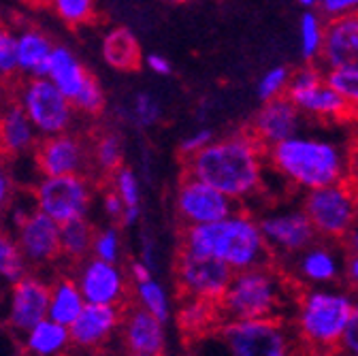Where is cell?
<instances>
[{
    "mask_svg": "<svg viewBox=\"0 0 358 356\" xmlns=\"http://www.w3.org/2000/svg\"><path fill=\"white\" fill-rule=\"evenodd\" d=\"M290 79H292V71L286 64L271 66L258 79V85H256L258 99L262 103H271V101L284 99L288 94Z\"/></svg>",
    "mask_w": 358,
    "mask_h": 356,
    "instance_id": "cell-35",
    "label": "cell"
},
{
    "mask_svg": "<svg viewBox=\"0 0 358 356\" xmlns=\"http://www.w3.org/2000/svg\"><path fill=\"white\" fill-rule=\"evenodd\" d=\"M52 7L54 13L69 26H83L96 17V7L92 0H56Z\"/></svg>",
    "mask_w": 358,
    "mask_h": 356,
    "instance_id": "cell-39",
    "label": "cell"
},
{
    "mask_svg": "<svg viewBox=\"0 0 358 356\" xmlns=\"http://www.w3.org/2000/svg\"><path fill=\"white\" fill-rule=\"evenodd\" d=\"M50 292L52 284L38 276H26L9 290L7 301V327L15 335H26L38 322L50 318Z\"/></svg>",
    "mask_w": 358,
    "mask_h": 356,
    "instance_id": "cell-17",
    "label": "cell"
},
{
    "mask_svg": "<svg viewBox=\"0 0 358 356\" xmlns=\"http://www.w3.org/2000/svg\"><path fill=\"white\" fill-rule=\"evenodd\" d=\"M341 354L343 356H358V297L354 301V309L350 316V325L341 343Z\"/></svg>",
    "mask_w": 358,
    "mask_h": 356,
    "instance_id": "cell-45",
    "label": "cell"
},
{
    "mask_svg": "<svg viewBox=\"0 0 358 356\" xmlns=\"http://www.w3.org/2000/svg\"><path fill=\"white\" fill-rule=\"evenodd\" d=\"M266 162L284 182L303 192L343 184L352 177L350 150L331 137L307 132L266 150Z\"/></svg>",
    "mask_w": 358,
    "mask_h": 356,
    "instance_id": "cell-2",
    "label": "cell"
},
{
    "mask_svg": "<svg viewBox=\"0 0 358 356\" xmlns=\"http://www.w3.org/2000/svg\"><path fill=\"white\" fill-rule=\"evenodd\" d=\"M182 252L215 258L235 273L271 262V250L262 237L258 218L241 209L215 225L184 229Z\"/></svg>",
    "mask_w": 358,
    "mask_h": 356,
    "instance_id": "cell-3",
    "label": "cell"
},
{
    "mask_svg": "<svg viewBox=\"0 0 358 356\" xmlns=\"http://www.w3.org/2000/svg\"><path fill=\"white\" fill-rule=\"evenodd\" d=\"M124 309L120 307H103V305H85L83 314L69 329L71 341L77 348L94 350L105 346L113 333L122 327Z\"/></svg>",
    "mask_w": 358,
    "mask_h": 356,
    "instance_id": "cell-22",
    "label": "cell"
},
{
    "mask_svg": "<svg viewBox=\"0 0 358 356\" xmlns=\"http://www.w3.org/2000/svg\"><path fill=\"white\" fill-rule=\"evenodd\" d=\"M92 77L81 60L75 56V52L66 45H56L50 66H48V77L58 90L73 103V99L83 90V85L87 83V79Z\"/></svg>",
    "mask_w": 358,
    "mask_h": 356,
    "instance_id": "cell-25",
    "label": "cell"
},
{
    "mask_svg": "<svg viewBox=\"0 0 358 356\" xmlns=\"http://www.w3.org/2000/svg\"><path fill=\"white\" fill-rule=\"evenodd\" d=\"M73 107L77 113H85V115H99L105 109V90L94 75L87 79L83 90L73 99Z\"/></svg>",
    "mask_w": 358,
    "mask_h": 356,
    "instance_id": "cell-41",
    "label": "cell"
},
{
    "mask_svg": "<svg viewBox=\"0 0 358 356\" xmlns=\"http://www.w3.org/2000/svg\"><path fill=\"white\" fill-rule=\"evenodd\" d=\"M266 166V150L254 139L252 132L220 137L186 160L188 175L235 203H243L264 188Z\"/></svg>",
    "mask_w": 358,
    "mask_h": 356,
    "instance_id": "cell-1",
    "label": "cell"
},
{
    "mask_svg": "<svg viewBox=\"0 0 358 356\" xmlns=\"http://www.w3.org/2000/svg\"><path fill=\"white\" fill-rule=\"evenodd\" d=\"M36 209L52 218L56 225L87 218L94 201V186L85 175L71 177H41L34 186Z\"/></svg>",
    "mask_w": 358,
    "mask_h": 356,
    "instance_id": "cell-9",
    "label": "cell"
},
{
    "mask_svg": "<svg viewBox=\"0 0 358 356\" xmlns=\"http://www.w3.org/2000/svg\"><path fill=\"white\" fill-rule=\"evenodd\" d=\"M356 11H358V0H320L318 3V13L327 22L352 15Z\"/></svg>",
    "mask_w": 358,
    "mask_h": 356,
    "instance_id": "cell-44",
    "label": "cell"
},
{
    "mask_svg": "<svg viewBox=\"0 0 358 356\" xmlns=\"http://www.w3.org/2000/svg\"><path fill=\"white\" fill-rule=\"evenodd\" d=\"M15 241L28 264H50L62 256L60 225L38 209L15 227Z\"/></svg>",
    "mask_w": 358,
    "mask_h": 356,
    "instance_id": "cell-19",
    "label": "cell"
},
{
    "mask_svg": "<svg viewBox=\"0 0 358 356\" xmlns=\"http://www.w3.org/2000/svg\"><path fill=\"white\" fill-rule=\"evenodd\" d=\"M327 20L318 13V9L313 11H303L299 17V48L301 56L305 62H316L322 56L324 41H327Z\"/></svg>",
    "mask_w": 358,
    "mask_h": 356,
    "instance_id": "cell-31",
    "label": "cell"
},
{
    "mask_svg": "<svg viewBox=\"0 0 358 356\" xmlns=\"http://www.w3.org/2000/svg\"><path fill=\"white\" fill-rule=\"evenodd\" d=\"M175 211L182 225L192 229L227 220L237 211V203L186 173L175 190Z\"/></svg>",
    "mask_w": 358,
    "mask_h": 356,
    "instance_id": "cell-14",
    "label": "cell"
},
{
    "mask_svg": "<svg viewBox=\"0 0 358 356\" xmlns=\"http://www.w3.org/2000/svg\"><path fill=\"white\" fill-rule=\"evenodd\" d=\"M258 225L268 250L282 262L294 258L311 243L318 241V235L301 205H282L266 209L258 215Z\"/></svg>",
    "mask_w": 358,
    "mask_h": 356,
    "instance_id": "cell-10",
    "label": "cell"
},
{
    "mask_svg": "<svg viewBox=\"0 0 358 356\" xmlns=\"http://www.w3.org/2000/svg\"><path fill=\"white\" fill-rule=\"evenodd\" d=\"M350 164H352V177L358 182V139L354 141V145L350 150Z\"/></svg>",
    "mask_w": 358,
    "mask_h": 356,
    "instance_id": "cell-52",
    "label": "cell"
},
{
    "mask_svg": "<svg viewBox=\"0 0 358 356\" xmlns=\"http://www.w3.org/2000/svg\"><path fill=\"white\" fill-rule=\"evenodd\" d=\"M213 141H215V137H213V130L211 128H196V130L190 132L188 137L182 139V143H179V152H182V156L186 160H190L192 156H196L199 152H203Z\"/></svg>",
    "mask_w": 358,
    "mask_h": 356,
    "instance_id": "cell-43",
    "label": "cell"
},
{
    "mask_svg": "<svg viewBox=\"0 0 358 356\" xmlns=\"http://www.w3.org/2000/svg\"><path fill=\"white\" fill-rule=\"evenodd\" d=\"M75 282L87 305L124 307L130 294V278L120 264L87 258L77 264Z\"/></svg>",
    "mask_w": 358,
    "mask_h": 356,
    "instance_id": "cell-15",
    "label": "cell"
},
{
    "mask_svg": "<svg viewBox=\"0 0 358 356\" xmlns=\"http://www.w3.org/2000/svg\"><path fill=\"white\" fill-rule=\"evenodd\" d=\"M56 43L38 28L17 32V69L28 79H45Z\"/></svg>",
    "mask_w": 358,
    "mask_h": 356,
    "instance_id": "cell-24",
    "label": "cell"
},
{
    "mask_svg": "<svg viewBox=\"0 0 358 356\" xmlns=\"http://www.w3.org/2000/svg\"><path fill=\"white\" fill-rule=\"evenodd\" d=\"M17 69V34L7 26H0V79L13 77Z\"/></svg>",
    "mask_w": 358,
    "mask_h": 356,
    "instance_id": "cell-42",
    "label": "cell"
},
{
    "mask_svg": "<svg viewBox=\"0 0 358 356\" xmlns=\"http://www.w3.org/2000/svg\"><path fill=\"white\" fill-rule=\"evenodd\" d=\"M132 297H134V305H139L141 309H145L148 314L156 316L160 322H166L171 318V299L164 290V286L152 276L143 282H134L132 284Z\"/></svg>",
    "mask_w": 358,
    "mask_h": 356,
    "instance_id": "cell-33",
    "label": "cell"
},
{
    "mask_svg": "<svg viewBox=\"0 0 358 356\" xmlns=\"http://www.w3.org/2000/svg\"><path fill=\"white\" fill-rule=\"evenodd\" d=\"M282 269L268 262L256 269L235 273L227 294L217 303V316L222 322L239 320H288L299 292Z\"/></svg>",
    "mask_w": 358,
    "mask_h": 356,
    "instance_id": "cell-5",
    "label": "cell"
},
{
    "mask_svg": "<svg viewBox=\"0 0 358 356\" xmlns=\"http://www.w3.org/2000/svg\"><path fill=\"white\" fill-rule=\"evenodd\" d=\"M103 60L107 66L113 71H137L141 64V45L139 38L134 36L132 30L128 28H113L103 36V45H101Z\"/></svg>",
    "mask_w": 358,
    "mask_h": 356,
    "instance_id": "cell-26",
    "label": "cell"
},
{
    "mask_svg": "<svg viewBox=\"0 0 358 356\" xmlns=\"http://www.w3.org/2000/svg\"><path fill=\"white\" fill-rule=\"evenodd\" d=\"M101 205H103V213L111 220V222H120L122 225V218H124V203L122 199L117 197V192L113 188L105 190L103 197H101Z\"/></svg>",
    "mask_w": 358,
    "mask_h": 356,
    "instance_id": "cell-46",
    "label": "cell"
},
{
    "mask_svg": "<svg viewBox=\"0 0 358 356\" xmlns=\"http://www.w3.org/2000/svg\"><path fill=\"white\" fill-rule=\"evenodd\" d=\"M32 156L41 177L85 175L92 169V150H90V143L83 137L75 135V132L41 139Z\"/></svg>",
    "mask_w": 358,
    "mask_h": 356,
    "instance_id": "cell-16",
    "label": "cell"
},
{
    "mask_svg": "<svg viewBox=\"0 0 358 356\" xmlns=\"http://www.w3.org/2000/svg\"><path fill=\"white\" fill-rule=\"evenodd\" d=\"M152 276H154V271L150 269V266H148L143 260H132V262H130L128 278H130L132 284H134V282H143V280H148V278H152Z\"/></svg>",
    "mask_w": 358,
    "mask_h": 356,
    "instance_id": "cell-50",
    "label": "cell"
},
{
    "mask_svg": "<svg viewBox=\"0 0 358 356\" xmlns=\"http://www.w3.org/2000/svg\"><path fill=\"white\" fill-rule=\"evenodd\" d=\"M175 276L186 299H196V301L217 305L222 297L227 294L235 278V271L215 258L179 252L177 264H175Z\"/></svg>",
    "mask_w": 358,
    "mask_h": 356,
    "instance_id": "cell-13",
    "label": "cell"
},
{
    "mask_svg": "<svg viewBox=\"0 0 358 356\" xmlns=\"http://www.w3.org/2000/svg\"><path fill=\"white\" fill-rule=\"evenodd\" d=\"M224 356H299V341L288 320H239L215 329Z\"/></svg>",
    "mask_w": 358,
    "mask_h": 356,
    "instance_id": "cell-6",
    "label": "cell"
},
{
    "mask_svg": "<svg viewBox=\"0 0 358 356\" xmlns=\"http://www.w3.org/2000/svg\"><path fill=\"white\" fill-rule=\"evenodd\" d=\"M38 141V132L20 103H11L0 111V148L7 154L15 158L34 154Z\"/></svg>",
    "mask_w": 358,
    "mask_h": 356,
    "instance_id": "cell-23",
    "label": "cell"
},
{
    "mask_svg": "<svg viewBox=\"0 0 358 356\" xmlns=\"http://www.w3.org/2000/svg\"><path fill=\"white\" fill-rule=\"evenodd\" d=\"M17 99L41 139L71 132L77 111L50 79H26Z\"/></svg>",
    "mask_w": 358,
    "mask_h": 356,
    "instance_id": "cell-8",
    "label": "cell"
},
{
    "mask_svg": "<svg viewBox=\"0 0 358 356\" xmlns=\"http://www.w3.org/2000/svg\"><path fill=\"white\" fill-rule=\"evenodd\" d=\"M303 126L305 115L292 105L288 97H284L271 103H262V107L256 111L252 120L250 132L264 150H271L296 137L299 132H303Z\"/></svg>",
    "mask_w": 358,
    "mask_h": 356,
    "instance_id": "cell-18",
    "label": "cell"
},
{
    "mask_svg": "<svg viewBox=\"0 0 358 356\" xmlns=\"http://www.w3.org/2000/svg\"><path fill=\"white\" fill-rule=\"evenodd\" d=\"M286 97L305 118L311 120L339 122L352 113L343 99L327 83L324 71L316 64H305L292 71Z\"/></svg>",
    "mask_w": 358,
    "mask_h": 356,
    "instance_id": "cell-11",
    "label": "cell"
},
{
    "mask_svg": "<svg viewBox=\"0 0 358 356\" xmlns=\"http://www.w3.org/2000/svg\"><path fill=\"white\" fill-rule=\"evenodd\" d=\"M343 284L354 297H358V256H348L345 271H343Z\"/></svg>",
    "mask_w": 358,
    "mask_h": 356,
    "instance_id": "cell-48",
    "label": "cell"
},
{
    "mask_svg": "<svg viewBox=\"0 0 358 356\" xmlns=\"http://www.w3.org/2000/svg\"><path fill=\"white\" fill-rule=\"evenodd\" d=\"M145 64H148V69H150L152 73H156V75H160V77H166V75H171V71H173L169 58H164V56H160V54H150V56L145 58Z\"/></svg>",
    "mask_w": 358,
    "mask_h": 356,
    "instance_id": "cell-49",
    "label": "cell"
},
{
    "mask_svg": "<svg viewBox=\"0 0 358 356\" xmlns=\"http://www.w3.org/2000/svg\"><path fill=\"white\" fill-rule=\"evenodd\" d=\"M124 254V243H122V233L117 227H105L96 231L94 237V248H92V256L103 260V262H111V264H120V258Z\"/></svg>",
    "mask_w": 358,
    "mask_h": 356,
    "instance_id": "cell-38",
    "label": "cell"
},
{
    "mask_svg": "<svg viewBox=\"0 0 358 356\" xmlns=\"http://www.w3.org/2000/svg\"><path fill=\"white\" fill-rule=\"evenodd\" d=\"M162 118V105L152 92H139L134 94L130 103V120L139 128H152Z\"/></svg>",
    "mask_w": 358,
    "mask_h": 356,
    "instance_id": "cell-40",
    "label": "cell"
},
{
    "mask_svg": "<svg viewBox=\"0 0 358 356\" xmlns=\"http://www.w3.org/2000/svg\"><path fill=\"white\" fill-rule=\"evenodd\" d=\"M213 320H220L217 305H211L205 301L186 299L182 309H179V322H182V327L190 333H201Z\"/></svg>",
    "mask_w": 358,
    "mask_h": 356,
    "instance_id": "cell-36",
    "label": "cell"
},
{
    "mask_svg": "<svg viewBox=\"0 0 358 356\" xmlns=\"http://www.w3.org/2000/svg\"><path fill=\"white\" fill-rule=\"evenodd\" d=\"M324 77L327 83L343 99V103L352 111H358V71L333 69V71H324Z\"/></svg>",
    "mask_w": 358,
    "mask_h": 356,
    "instance_id": "cell-37",
    "label": "cell"
},
{
    "mask_svg": "<svg viewBox=\"0 0 358 356\" xmlns=\"http://www.w3.org/2000/svg\"><path fill=\"white\" fill-rule=\"evenodd\" d=\"M343 250H345L348 256H358V225L352 229V233L343 241Z\"/></svg>",
    "mask_w": 358,
    "mask_h": 356,
    "instance_id": "cell-51",
    "label": "cell"
},
{
    "mask_svg": "<svg viewBox=\"0 0 358 356\" xmlns=\"http://www.w3.org/2000/svg\"><path fill=\"white\" fill-rule=\"evenodd\" d=\"M92 150V166L105 175H115L124 164V137L117 130H105L101 135H96L90 143Z\"/></svg>",
    "mask_w": 358,
    "mask_h": 356,
    "instance_id": "cell-32",
    "label": "cell"
},
{
    "mask_svg": "<svg viewBox=\"0 0 358 356\" xmlns=\"http://www.w3.org/2000/svg\"><path fill=\"white\" fill-rule=\"evenodd\" d=\"M13 192H15L13 177L7 171V166L0 162V211H5L13 203Z\"/></svg>",
    "mask_w": 358,
    "mask_h": 356,
    "instance_id": "cell-47",
    "label": "cell"
},
{
    "mask_svg": "<svg viewBox=\"0 0 358 356\" xmlns=\"http://www.w3.org/2000/svg\"><path fill=\"white\" fill-rule=\"evenodd\" d=\"M320 60L324 71H358V11L327 24V41Z\"/></svg>",
    "mask_w": 358,
    "mask_h": 356,
    "instance_id": "cell-21",
    "label": "cell"
},
{
    "mask_svg": "<svg viewBox=\"0 0 358 356\" xmlns=\"http://www.w3.org/2000/svg\"><path fill=\"white\" fill-rule=\"evenodd\" d=\"M85 299L75 278H58L50 292V320L71 329L85 309Z\"/></svg>",
    "mask_w": 358,
    "mask_h": 356,
    "instance_id": "cell-27",
    "label": "cell"
},
{
    "mask_svg": "<svg viewBox=\"0 0 358 356\" xmlns=\"http://www.w3.org/2000/svg\"><path fill=\"white\" fill-rule=\"evenodd\" d=\"M111 188L124 203L122 227H134L141 218V180L134 169L122 166L115 175H111Z\"/></svg>",
    "mask_w": 358,
    "mask_h": 356,
    "instance_id": "cell-30",
    "label": "cell"
},
{
    "mask_svg": "<svg viewBox=\"0 0 358 356\" xmlns=\"http://www.w3.org/2000/svg\"><path fill=\"white\" fill-rule=\"evenodd\" d=\"M356 297L345 286L301 290L290 314V327L299 348L309 356H333L350 325Z\"/></svg>",
    "mask_w": 358,
    "mask_h": 356,
    "instance_id": "cell-4",
    "label": "cell"
},
{
    "mask_svg": "<svg viewBox=\"0 0 358 356\" xmlns=\"http://www.w3.org/2000/svg\"><path fill=\"white\" fill-rule=\"evenodd\" d=\"M94 225L87 218L73 220L69 225L60 227V248L62 256L75 264L92 258V248H94V237H96Z\"/></svg>",
    "mask_w": 358,
    "mask_h": 356,
    "instance_id": "cell-29",
    "label": "cell"
},
{
    "mask_svg": "<svg viewBox=\"0 0 358 356\" xmlns=\"http://www.w3.org/2000/svg\"><path fill=\"white\" fill-rule=\"evenodd\" d=\"M120 331L128 356H160L164 350V322L148 314L139 305L124 309Z\"/></svg>",
    "mask_w": 358,
    "mask_h": 356,
    "instance_id": "cell-20",
    "label": "cell"
},
{
    "mask_svg": "<svg viewBox=\"0 0 358 356\" xmlns=\"http://www.w3.org/2000/svg\"><path fill=\"white\" fill-rule=\"evenodd\" d=\"M348 254L339 243L316 241L294 258L284 262V276L294 284L307 288H329L343 282Z\"/></svg>",
    "mask_w": 358,
    "mask_h": 356,
    "instance_id": "cell-12",
    "label": "cell"
},
{
    "mask_svg": "<svg viewBox=\"0 0 358 356\" xmlns=\"http://www.w3.org/2000/svg\"><path fill=\"white\" fill-rule=\"evenodd\" d=\"M71 343V331L50 318L22 335L26 356H60Z\"/></svg>",
    "mask_w": 358,
    "mask_h": 356,
    "instance_id": "cell-28",
    "label": "cell"
},
{
    "mask_svg": "<svg viewBox=\"0 0 358 356\" xmlns=\"http://www.w3.org/2000/svg\"><path fill=\"white\" fill-rule=\"evenodd\" d=\"M301 207L320 241L343 243L358 225V188L350 182L305 192Z\"/></svg>",
    "mask_w": 358,
    "mask_h": 356,
    "instance_id": "cell-7",
    "label": "cell"
},
{
    "mask_svg": "<svg viewBox=\"0 0 358 356\" xmlns=\"http://www.w3.org/2000/svg\"><path fill=\"white\" fill-rule=\"evenodd\" d=\"M26 258L15 241L7 231H0V282L5 284H17L22 278H26Z\"/></svg>",
    "mask_w": 358,
    "mask_h": 356,
    "instance_id": "cell-34",
    "label": "cell"
},
{
    "mask_svg": "<svg viewBox=\"0 0 358 356\" xmlns=\"http://www.w3.org/2000/svg\"><path fill=\"white\" fill-rule=\"evenodd\" d=\"M341 356H343V354H341Z\"/></svg>",
    "mask_w": 358,
    "mask_h": 356,
    "instance_id": "cell-53",
    "label": "cell"
}]
</instances>
